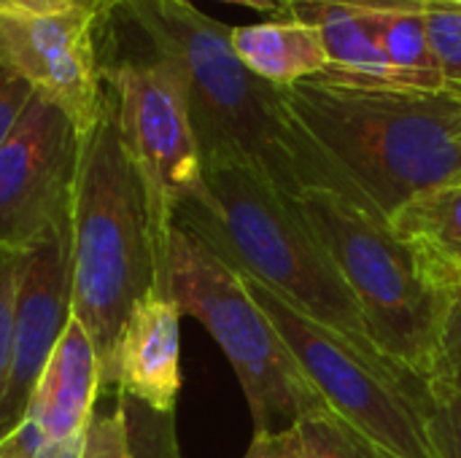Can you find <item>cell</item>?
Listing matches in <instances>:
<instances>
[{
    "label": "cell",
    "instance_id": "6da1fadb",
    "mask_svg": "<svg viewBox=\"0 0 461 458\" xmlns=\"http://www.w3.org/2000/svg\"><path fill=\"white\" fill-rule=\"evenodd\" d=\"M100 30L132 46L122 54L159 57L178 70L203 162L243 165L292 200L313 186L332 189L284 86L254 76L232 51V27L192 0H119Z\"/></svg>",
    "mask_w": 461,
    "mask_h": 458
},
{
    "label": "cell",
    "instance_id": "7a4b0ae2",
    "mask_svg": "<svg viewBox=\"0 0 461 458\" xmlns=\"http://www.w3.org/2000/svg\"><path fill=\"white\" fill-rule=\"evenodd\" d=\"M284 97L321 154L332 192L384 221L461 178L459 89L308 78L284 86Z\"/></svg>",
    "mask_w": 461,
    "mask_h": 458
},
{
    "label": "cell",
    "instance_id": "3957f363",
    "mask_svg": "<svg viewBox=\"0 0 461 458\" xmlns=\"http://www.w3.org/2000/svg\"><path fill=\"white\" fill-rule=\"evenodd\" d=\"M203 194L178 208L176 227L197 238L232 270L262 281L292 308L346 340L421 413L429 397L427 389L381 354L354 294L303 219L297 200L235 162H203Z\"/></svg>",
    "mask_w": 461,
    "mask_h": 458
},
{
    "label": "cell",
    "instance_id": "277c9868",
    "mask_svg": "<svg viewBox=\"0 0 461 458\" xmlns=\"http://www.w3.org/2000/svg\"><path fill=\"white\" fill-rule=\"evenodd\" d=\"M297 208L343 275L381 354L427 389L456 267L332 189H305Z\"/></svg>",
    "mask_w": 461,
    "mask_h": 458
},
{
    "label": "cell",
    "instance_id": "5b68a950",
    "mask_svg": "<svg viewBox=\"0 0 461 458\" xmlns=\"http://www.w3.org/2000/svg\"><path fill=\"white\" fill-rule=\"evenodd\" d=\"M157 289L154 246L138 175L108 103L81 138L70 200V316L86 329L100 373L132 305Z\"/></svg>",
    "mask_w": 461,
    "mask_h": 458
},
{
    "label": "cell",
    "instance_id": "8992f818",
    "mask_svg": "<svg viewBox=\"0 0 461 458\" xmlns=\"http://www.w3.org/2000/svg\"><path fill=\"white\" fill-rule=\"evenodd\" d=\"M157 292L181 316L197 319L230 359L246 394L254 432H281L308 416L335 413L257 305L238 270L189 232L173 227Z\"/></svg>",
    "mask_w": 461,
    "mask_h": 458
},
{
    "label": "cell",
    "instance_id": "52a82bcc",
    "mask_svg": "<svg viewBox=\"0 0 461 458\" xmlns=\"http://www.w3.org/2000/svg\"><path fill=\"white\" fill-rule=\"evenodd\" d=\"M103 78L113 100L122 148L143 192L159 278L178 208L205 189L186 89L170 62L149 54L103 62Z\"/></svg>",
    "mask_w": 461,
    "mask_h": 458
},
{
    "label": "cell",
    "instance_id": "ba28073f",
    "mask_svg": "<svg viewBox=\"0 0 461 458\" xmlns=\"http://www.w3.org/2000/svg\"><path fill=\"white\" fill-rule=\"evenodd\" d=\"M240 278L340 421L389 458H435L419 405L402 389L262 281Z\"/></svg>",
    "mask_w": 461,
    "mask_h": 458
},
{
    "label": "cell",
    "instance_id": "9c48e42d",
    "mask_svg": "<svg viewBox=\"0 0 461 458\" xmlns=\"http://www.w3.org/2000/svg\"><path fill=\"white\" fill-rule=\"evenodd\" d=\"M81 135L32 94L0 146V251H24L70 219Z\"/></svg>",
    "mask_w": 461,
    "mask_h": 458
},
{
    "label": "cell",
    "instance_id": "30bf717a",
    "mask_svg": "<svg viewBox=\"0 0 461 458\" xmlns=\"http://www.w3.org/2000/svg\"><path fill=\"white\" fill-rule=\"evenodd\" d=\"M111 8L81 5L49 16L0 19V62L57 105L84 138L100 119L108 89L97 46Z\"/></svg>",
    "mask_w": 461,
    "mask_h": 458
},
{
    "label": "cell",
    "instance_id": "8fae6325",
    "mask_svg": "<svg viewBox=\"0 0 461 458\" xmlns=\"http://www.w3.org/2000/svg\"><path fill=\"white\" fill-rule=\"evenodd\" d=\"M70 321V219L19 251L14 346L0 391V445L22 427L32 391Z\"/></svg>",
    "mask_w": 461,
    "mask_h": 458
},
{
    "label": "cell",
    "instance_id": "7c38bea8",
    "mask_svg": "<svg viewBox=\"0 0 461 458\" xmlns=\"http://www.w3.org/2000/svg\"><path fill=\"white\" fill-rule=\"evenodd\" d=\"M103 386L100 359L86 329L70 316L16 429L30 456L38 451H81Z\"/></svg>",
    "mask_w": 461,
    "mask_h": 458
},
{
    "label": "cell",
    "instance_id": "4fadbf2b",
    "mask_svg": "<svg viewBox=\"0 0 461 458\" xmlns=\"http://www.w3.org/2000/svg\"><path fill=\"white\" fill-rule=\"evenodd\" d=\"M103 383H113L122 397H130L157 416H170L181 391V310L151 289L127 313Z\"/></svg>",
    "mask_w": 461,
    "mask_h": 458
},
{
    "label": "cell",
    "instance_id": "5bb4252c",
    "mask_svg": "<svg viewBox=\"0 0 461 458\" xmlns=\"http://www.w3.org/2000/svg\"><path fill=\"white\" fill-rule=\"evenodd\" d=\"M230 40L238 59L254 76L276 86H292L316 78L330 65L321 30L297 19L232 27Z\"/></svg>",
    "mask_w": 461,
    "mask_h": 458
},
{
    "label": "cell",
    "instance_id": "9a60e30c",
    "mask_svg": "<svg viewBox=\"0 0 461 458\" xmlns=\"http://www.w3.org/2000/svg\"><path fill=\"white\" fill-rule=\"evenodd\" d=\"M365 8L373 35L392 67L408 89H446L438 57L429 43L424 8L429 0H408L400 8H373L367 3L351 0Z\"/></svg>",
    "mask_w": 461,
    "mask_h": 458
},
{
    "label": "cell",
    "instance_id": "2e32d148",
    "mask_svg": "<svg viewBox=\"0 0 461 458\" xmlns=\"http://www.w3.org/2000/svg\"><path fill=\"white\" fill-rule=\"evenodd\" d=\"M392 227L440 262H461V184L438 186L397 211Z\"/></svg>",
    "mask_w": 461,
    "mask_h": 458
},
{
    "label": "cell",
    "instance_id": "e0dca14e",
    "mask_svg": "<svg viewBox=\"0 0 461 458\" xmlns=\"http://www.w3.org/2000/svg\"><path fill=\"white\" fill-rule=\"evenodd\" d=\"M297 429L303 437L305 458H389L335 413L300 418Z\"/></svg>",
    "mask_w": 461,
    "mask_h": 458
},
{
    "label": "cell",
    "instance_id": "ac0fdd59",
    "mask_svg": "<svg viewBox=\"0 0 461 458\" xmlns=\"http://www.w3.org/2000/svg\"><path fill=\"white\" fill-rule=\"evenodd\" d=\"M424 22L446 86L461 92V5L429 0L424 8Z\"/></svg>",
    "mask_w": 461,
    "mask_h": 458
},
{
    "label": "cell",
    "instance_id": "d6986e66",
    "mask_svg": "<svg viewBox=\"0 0 461 458\" xmlns=\"http://www.w3.org/2000/svg\"><path fill=\"white\" fill-rule=\"evenodd\" d=\"M421 408L424 432L435 458H461V391L429 389Z\"/></svg>",
    "mask_w": 461,
    "mask_h": 458
},
{
    "label": "cell",
    "instance_id": "ffe728a7",
    "mask_svg": "<svg viewBox=\"0 0 461 458\" xmlns=\"http://www.w3.org/2000/svg\"><path fill=\"white\" fill-rule=\"evenodd\" d=\"M429 389H451L461 391V278L448 292L440 337H438V354H435V373L427 386Z\"/></svg>",
    "mask_w": 461,
    "mask_h": 458
},
{
    "label": "cell",
    "instance_id": "44dd1931",
    "mask_svg": "<svg viewBox=\"0 0 461 458\" xmlns=\"http://www.w3.org/2000/svg\"><path fill=\"white\" fill-rule=\"evenodd\" d=\"M78 458H138L124 405H116L111 413H95Z\"/></svg>",
    "mask_w": 461,
    "mask_h": 458
},
{
    "label": "cell",
    "instance_id": "7402d4cb",
    "mask_svg": "<svg viewBox=\"0 0 461 458\" xmlns=\"http://www.w3.org/2000/svg\"><path fill=\"white\" fill-rule=\"evenodd\" d=\"M16 275H19V254L16 251H0V391L5 386V375L11 367Z\"/></svg>",
    "mask_w": 461,
    "mask_h": 458
},
{
    "label": "cell",
    "instance_id": "603a6c76",
    "mask_svg": "<svg viewBox=\"0 0 461 458\" xmlns=\"http://www.w3.org/2000/svg\"><path fill=\"white\" fill-rule=\"evenodd\" d=\"M32 94L35 92L30 89V84L0 62V146L5 143V138L22 119Z\"/></svg>",
    "mask_w": 461,
    "mask_h": 458
},
{
    "label": "cell",
    "instance_id": "cb8c5ba5",
    "mask_svg": "<svg viewBox=\"0 0 461 458\" xmlns=\"http://www.w3.org/2000/svg\"><path fill=\"white\" fill-rule=\"evenodd\" d=\"M243 458H305L297 424L281 432H254Z\"/></svg>",
    "mask_w": 461,
    "mask_h": 458
},
{
    "label": "cell",
    "instance_id": "d4e9b609",
    "mask_svg": "<svg viewBox=\"0 0 461 458\" xmlns=\"http://www.w3.org/2000/svg\"><path fill=\"white\" fill-rule=\"evenodd\" d=\"M119 0H0V19H16V16H49L73 11L81 5H100L113 8Z\"/></svg>",
    "mask_w": 461,
    "mask_h": 458
},
{
    "label": "cell",
    "instance_id": "484cf974",
    "mask_svg": "<svg viewBox=\"0 0 461 458\" xmlns=\"http://www.w3.org/2000/svg\"><path fill=\"white\" fill-rule=\"evenodd\" d=\"M219 3H232V5H243V8H254V11H265V13L284 11L281 0H219Z\"/></svg>",
    "mask_w": 461,
    "mask_h": 458
},
{
    "label": "cell",
    "instance_id": "4316f807",
    "mask_svg": "<svg viewBox=\"0 0 461 458\" xmlns=\"http://www.w3.org/2000/svg\"><path fill=\"white\" fill-rule=\"evenodd\" d=\"M81 451H38L32 458H78Z\"/></svg>",
    "mask_w": 461,
    "mask_h": 458
},
{
    "label": "cell",
    "instance_id": "83f0119b",
    "mask_svg": "<svg viewBox=\"0 0 461 458\" xmlns=\"http://www.w3.org/2000/svg\"><path fill=\"white\" fill-rule=\"evenodd\" d=\"M0 458H22V456H16V454H11V451H3V448H0Z\"/></svg>",
    "mask_w": 461,
    "mask_h": 458
},
{
    "label": "cell",
    "instance_id": "f1b7e54d",
    "mask_svg": "<svg viewBox=\"0 0 461 458\" xmlns=\"http://www.w3.org/2000/svg\"><path fill=\"white\" fill-rule=\"evenodd\" d=\"M432 3H456V0H432Z\"/></svg>",
    "mask_w": 461,
    "mask_h": 458
},
{
    "label": "cell",
    "instance_id": "f546056e",
    "mask_svg": "<svg viewBox=\"0 0 461 458\" xmlns=\"http://www.w3.org/2000/svg\"><path fill=\"white\" fill-rule=\"evenodd\" d=\"M456 273H459V278H461V262H459V265H456Z\"/></svg>",
    "mask_w": 461,
    "mask_h": 458
},
{
    "label": "cell",
    "instance_id": "4dcf8cb0",
    "mask_svg": "<svg viewBox=\"0 0 461 458\" xmlns=\"http://www.w3.org/2000/svg\"><path fill=\"white\" fill-rule=\"evenodd\" d=\"M281 3H284V11H286V0H281Z\"/></svg>",
    "mask_w": 461,
    "mask_h": 458
},
{
    "label": "cell",
    "instance_id": "1f68e13d",
    "mask_svg": "<svg viewBox=\"0 0 461 458\" xmlns=\"http://www.w3.org/2000/svg\"><path fill=\"white\" fill-rule=\"evenodd\" d=\"M456 5H461V0H456Z\"/></svg>",
    "mask_w": 461,
    "mask_h": 458
},
{
    "label": "cell",
    "instance_id": "d6a6232c",
    "mask_svg": "<svg viewBox=\"0 0 461 458\" xmlns=\"http://www.w3.org/2000/svg\"><path fill=\"white\" fill-rule=\"evenodd\" d=\"M456 184H461V178H459V181H456Z\"/></svg>",
    "mask_w": 461,
    "mask_h": 458
}]
</instances>
